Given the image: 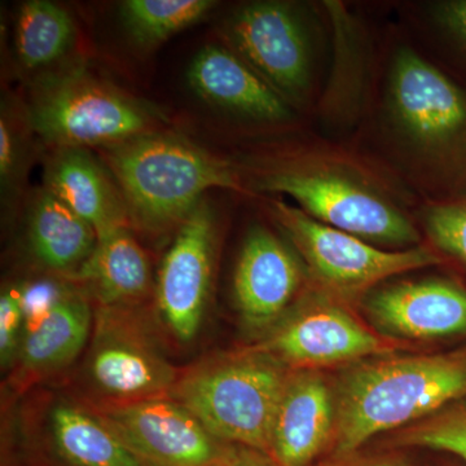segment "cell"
Listing matches in <instances>:
<instances>
[{
	"label": "cell",
	"instance_id": "obj_1",
	"mask_svg": "<svg viewBox=\"0 0 466 466\" xmlns=\"http://www.w3.org/2000/svg\"><path fill=\"white\" fill-rule=\"evenodd\" d=\"M466 397V351L364 364L339 385L333 459L354 455L382 431L435 415Z\"/></svg>",
	"mask_w": 466,
	"mask_h": 466
},
{
	"label": "cell",
	"instance_id": "obj_2",
	"mask_svg": "<svg viewBox=\"0 0 466 466\" xmlns=\"http://www.w3.org/2000/svg\"><path fill=\"white\" fill-rule=\"evenodd\" d=\"M124 198L128 220L149 232H165L188 219L211 188L242 191L235 168L177 135H140L103 148Z\"/></svg>",
	"mask_w": 466,
	"mask_h": 466
},
{
	"label": "cell",
	"instance_id": "obj_3",
	"mask_svg": "<svg viewBox=\"0 0 466 466\" xmlns=\"http://www.w3.org/2000/svg\"><path fill=\"white\" fill-rule=\"evenodd\" d=\"M159 119L143 101L79 66L45 73L26 106L30 130L52 148H106L155 133Z\"/></svg>",
	"mask_w": 466,
	"mask_h": 466
},
{
	"label": "cell",
	"instance_id": "obj_4",
	"mask_svg": "<svg viewBox=\"0 0 466 466\" xmlns=\"http://www.w3.org/2000/svg\"><path fill=\"white\" fill-rule=\"evenodd\" d=\"M288 375L267 352L214 361L187 373L170 398L226 444L269 451L272 422Z\"/></svg>",
	"mask_w": 466,
	"mask_h": 466
},
{
	"label": "cell",
	"instance_id": "obj_5",
	"mask_svg": "<svg viewBox=\"0 0 466 466\" xmlns=\"http://www.w3.org/2000/svg\"><path fill=\"white\" fill-rule=\"evenodd\" d=\"M260 191L284 193L318 222L364 241L410 245L419 241L410 220L357 173L323 159H300L260 175Z\"/></svg>",
	"mask_w": 466,
	"mask_h": 466
},
{
	"label": "cell",
	"instance_id": "obj_6",
	"mask_svg": "<svg viewBox=\"0 0 466 466\" xmlns=\"http://www.w3.org/2000/svg\"><path fill=\"white\" fill-rule=\"evenodd\" d=\"M274 211L318 280L332 289H364L389 276L440 262L424 248L401 251L379 249L357 236L323 225L300 208L283 202H275Z\"/></svg>",
	"mask_w": 466,
	"mask_h": 466
},
{
	"label": "cell",
	"instance_id": "obj_7",
	"mask_svg": "<svg viewBox=\"0 0 466 466\" xmlns=\"http://www.w3.org/2000/svg\"><path fill=\"white\" fill-rule=\"evenodd\" d=\"M388 103L400 135L428 155H441L466 133L464 92L408 48L392 60Z\"/></svg>",
	"mask_w": 466,
	"mask_h": 466
},
{
	"label": "cell",
	"instance_id": "obj_8",
	"mask_svg": "<svg viewBox=\"0 0 466 466\" xmlns=\"http://www.w3.org/2000/svg\"><path fill=\"white\" fill-rule=\"evenodd\" d=\"M238 55L284 99H300L311 81L308 34L293 7L279 2L244 5L227 24Z\"/></svg>",
	"mask_w": 466,
	"mask_h": 466
},
{
	"label": "cell",
	"instance_id": "obj_9",
	"mask_svg": "<svg viewBox=\"0 0 466 466\" xmlns=\"http://www.w3.org/2000/svg\"><path fill=\"white\" fill-rule=\"evenodd\" d=\"M103 419L150 466H214L226 447L173 398L116 404Z\"/></svg>",
	"mask_w": 466,
	"mask_h": 466
},
{
	"label": "cell",
	"instance_id": "obj_10",
	"mask_svg": "<svg viewBox=\"0 0 466 466\" xmlns=\"http://www.w3.org/2000/svg\"><path fill=\"white\" fill-rule=\"evenodd\" d=\"M214 214L202 201L177 228L162 260L157 305L162 319L180 342L195 339L207 309L213 276Z\"/></svg>",
	"mask_w": 466,
	"mask_h": 466
},
{
	"label": "cell",
	"instance_id": "obj_11",
	"mask_svg": "<svg viewBox=\"0 0 466 466\" xmlns=\"http://www.w3.org/2000/svg\"><path fill=\"white\" fill-rule=\"evenodd\" d=\"M88 373L97 390L122 403L165 397L177 381L173 366L149 339L112 311L97 321Z\"/></svg>",
	"mask_w": 466,
	"mask_h": 466
},
{
	"label": "cell",
	"instance_id": "obj_12",
	"mask_svg": "<svg viewBox=\"0 0 466 466\" xmlns=\"http://www.w3.org/2000/svg\"><path fill=\"white\" fill-rule=\"evenodd\" d=\"M260 350L281 363L314 368L381 354L385 345L346 309L318 305L285 321Z\"/></svg>",
	"mask_w": 466,
	"mask_h": 466
},
{
	"label": "cell",
	"instance_id": "obj_13",
	"mask_svg": "<svg viewBox=\"0 0 466 466\" xmlns=\"http://www.w3.org/2000/svg\"><path fill=\"white\" fill-rule=\"evenodd\" d=\"M302 281L296 257L266 228L251 229L242 247L233 293L245 324L265 328L275 323L291 302Z\"/></svg>",
	"mask_w": 466,
	"mask_h": 466
},
{
	"label": "cell",
	"instance_id": "obj_14",
	"mask_svg": "<svg viewBox=\"0 0 466 466\" xmlns=\"http://www.w3.org/2000/svg\"><path fill=\"white\" fill-rule=\"evenodd\" d=\"M336 404L320 376H288L276 408L269 455L280 466H311L333 441Z\"/></svg>",
	"mask_w": 466,
	"mask_h": 466
},
{
	"label": "cell",
	"instance_id": "obj_15",
	"mask_svg": "<svg viewBox=\"0 0 466 466\" xmlns=\"http://www.w3.org/2000/svg\"><path fill=\"white\" fill-rule=\"evenodd\" d=\"M370 315L385 332L433 339L466 333V291L441 280L386 288L370 300Z\"/></svg>",
	"mask_w": 466,
	"mask_h": 466
},
{
	"label": "cell",
	"instance_id": "obj_16",
	"mask_svg": "<svg viewBox=\"0 0 466 466\" xmlns=\"http://www.w3.org/2000/svg\"><path fill=\"white\" fill-rule=\"evenodd\" d=\"M187 81L202 100L235 115L265 122L290 116L284 97L228 48H202L187 70Z\"/></svg>",
	"mask_w": 466,
	"mask_h": 466
},
{
	"label": "cell",
	"instance_id": "obj_17",
	"mask_svg": "<svg viewBox=\"0 0 466 466\" xmlns=\"http://www.w3.org/2000/svg\"><path fill=\"white\" fill-rule=\"evenodd\" d=\"M43 182L95 229L97 238L130 222L118 186L88 149L52 148Z\"/></svg>",
	"mask_w": 466,
	"mask_h": 466
},
{
	"label": "cell",
	"instance_id": "obj_18",
	"mask_svg": "<svg viewBox=\"0 0 466 466\" xmlns=\"http://www.w3.org/2000/svg\"><path fill=\"white\" fill-rule=\"evenodd\" d=\"M26 244L39 265L73 276L90 258L97 235L66 202L41 187L27 207Z\"/></svg>",
	"mask_w": 466,
	"mask_h": 466
},
{
	"label": "cell",
	"instance_id": "obj_19",
	"mask_svg": "<svg viewBox=\"0 0 466 466\" xmlns=\"http://www.w3.org/2000/svg\"><path fill=\"white\" fill-rule=\"evenodd\" d=\"M72 278L87 285L104 308H119L146 296L149 260L127 227H122L97 238L90 258Z\"/></svg>",
	"mask_w": 466,
	"mask_h": 466
},
{
	"label": "cell",
	"instance_id": "obj_20",
	"mask_svg": "<svg viewBox=\"0 0 466 466\" xmlns=\"http://www.w3.org/2000/svg\"><path fill=\"white\" fill-rule=\"evenodd\" d=\"M91 309L73 290L45 317L24 325L18 359L27 372L47 373L75 360L91 329Z\"/></svg>",
	"mask_w": 466,
	"mask_h": 466
},
{
	"label": "cell",
	"instance_id": "obj_21",
	"mask_svg": "<svg viewBox=\"0 0 466 466\" xmlns=\"http://www.w3.org/2000/svg\"><path fill=\"white\" fill-rule=\"evenodd\" d=\"M51 440L66 466H150L106 420L69 404L52 410Z\"/></svg>",
	"mask_w": 466,
	"mask_h": 466
},
{
	"label": "cell",
	"instance_id": "obj_22",
	"mask_svg": "<svg viewBox=\"0 0 466 466\" xmlns=\"http://www.w3.org/2000/svg\"><path fill=\"white\" fill-rule=\"evenodd\" d=\"M75 34L72 16L56 3L47 0L23 3L15 24L18 61L30 70L55 66L72 47Z\"/></svg>",
	"mask_w": 466,
	"mask_h": 466
},
{
	"label": "cell",
	"instance_id": "obj_23",
	"mask_svg": "<svg viewBox=\"0 0 466 466\" xmlns=\"http://www.w3.org/2000/svg\"><path fill=\"white\" fill-rule=\"evenodd\" d=\"M216 5L211 0H126L121 20L135 45L150 48L200 21Z\"/></svg>",
	"mask_w": 466,
	"mask_h": 466
},
{
	"label": "cell",
	"instance_id": "obj_24",
	"mask_svg": "<svg viewBox=\"0 0 466 466\" xmlns=\"http://www.w3.org/2000/svg\"><path fill=\"white\" fill-rule=\"evenodd\" d=\"M397 444L446 452L466 465V401L407 428Z\"/></svg>",
	"mask_w": 466,
	"mask_h": 466
},
{
	"label": "cell",
	"instance_id": "obj_25",
	"mask_svg": "<svg viewBox=\"0 0 466 466\" xmlns=\"http://www.w3.org/2000/svg\"><path fill=\"white\" fill-rule=\"evenodd\" d=\"M426 228L441 250L466 263V207L441 205L429 210Z\"/></svg>",
	"mask_w": 466,
	"mask_h": 466
},
{
	"label": "cell",
	"instance_id": "obj_26",
	"mask_svg": "<svg viewBox=\"0 0 466 466\" xmlns=\"http://www.w3.org/2000/svg\"><path fill=\"white\" fill-rule=\"evenodd\" d=\"M12 119L9 110L3 106L0 116V180L5 195L16 191L25 162L23 134Z\"/></svg>",
	"mask_w": 466,
	"mask_h": 466
},
{
	"label": "cell",
	"instance_id": "obj_27",
	"mask_svg": "<svg viewBox=\"0 0 466 466\" xmlns=\"http://www.w3.org/2000/svg\"><path fill=\"white\" fill-rule=\"evenodd\" d=\"M18 290L23 305L24 325H26L45 317L75 289L54 279H39L24 284Z\"/></svg>",
	"mask_w": 466,
	"mask_h": 466
},
{
	"label": "cell",
	"instance_id": "obj_28",
	"mask_svg": "<svg viewBox=\"0 0 466 466\" xmlns=\"http://www.w3.org/2000/svg\"><path fill=\"white\" fill-rule=\"evenodd\" d=\"M24 329V312L20 290L11 289L0 297V358L7 366L20 348Z\"/></svg>",
	"mask_w": 466,
	"mask_h": 466
},
{
	"label": "cell",
	"instance_id": "obj_29",
	"mask_svg": "<svg viewBox=\"0 0 466 466\" xmlns=\"http://www.w3.org/2000/svg\"><path fill=\"white\" fill-rule=\"evenodd\" d=\"M435 20L466 48V0L441 3L435 7Z\"/></svg>",
	"mask_w": 466,
	"mask_h": 466
},
{
	"label": "cell",
	"instance_id": "obj_30",
	"mask_svg": "<svg viewBox=\"0 0 466 466\" xmlns=\"http://www.w3.org/2000/svg\"><path fill=\"white\" fill-rule=\"evenodd\" d=\"M214 466H280L265 451L241 444H226L222 455Z\"/></svg>",
	"mask_w": 466,
	"mask_h": 466
},
{
	"label": "cell",
	"instance_id": "obj_31",
	"mask_svg": "<svg viewBox=\"0 0 466 466\" xmlns=\"http://www.w3.org/2000/svg\"><path fill=\"white\" fill-rule=\"evenodd\" d=\"M325 466H408L400 456L377 455L355 456L350 455L342 459H334L333 462Z\"/></svg>",
	"mask_w": 466,
	"mask_h": 466
}]
</instances>
